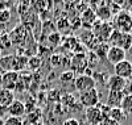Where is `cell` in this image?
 <instances>
[{
  "instance_id": "7a4b0ae2",
  "label": "cell",
  "mask_w": 132,
  "mask_h": 125,
  "mask_svg": "<svg viewBox=\"0 0 132 125\" xmlns=\"http://www.w3.org/2000/svg\"><path fill=\"white\" fill-rule=\"evenodd\" d=\"M110 41L114 42V46H119L124 51H128L132 46V34L131 33H122L115 29L110 36Z\"/></svg>"
},
{
  "instance_id": "8fae6325",
  "label": "cell",
  "mask_w": 132,
  "mask_h": 125,
  "mask_svg": "<svg viewBox=\"0 0 132 125\" xmlns=\"http://www.w3.org/2000/svg\"><path fill=\"white\" fill-rule=\"evenodd\" d=\"M107 87H108L110 91H120V92H124V90L127 87V81L114 74L108 78Z\"/></svg>"
},
{
  "instance_id": "ffe728a7",
  "label": "cell",
  "mask_w": 132,
  "mask_h": 125,
  "mask_svg": "<svg viewBox=\"0 0 132 125\" xmlns=\"http://www.w3.org/2000/svg\"><path fill=\"white\" fill-rule=\"evenodd\" d=\"M108 49H110V46L107 45V42H99L98 46L94 49V54L98 57L99 59H104L106 57H107Z\"/></svg>"
},
{
  "instance_id": "cb8c5ba5",
  "label": "cell",
  "mask_w": 132,
  "mask_h": 125,
  "mask_svg": "<svg viewBox=\"0 0 132 125\" xmlns=\"http://www.w3.org/2000/svg\"><path fill=\"white\" fill-rule=\"evenodd\" d=\"M60 79L62 83H70L75 79V74L71 71V70H68V71H63L61 75H60Z\"/></svg>"
},
{
  "instance_id": "603a6c76",
  "label": "cell",
  "mask_w": 132,
  "mask_h": 125,
  "mask_svg": "<svg viewBox=\"0 0 132 125\" xmlns=\"http://www.w3.org/2000/svg\"><path fill=\"white\" fill-rule=\"evenodd\" d=\"M12 58H13V55L0 57V67H2L4 71H11V67H12Z\"/></svg>"
},
{
  "instance_id": "d4e9b609",
  "label": "cell",
  "mask_w": 132,
  "mask_h": 125,
  "mask_svg": "<svg viewBox=\"0 0 132 125\" xmlns=\"http://www.w3.org/2000/svg\"><path fill=\"white\" fill-rule=\"evenodd\" d=\"M11 46H12V42H11L9 34L3 33L2 37H0V49H9Z\"/></svg>"
},
{
  "instance_id": "f546056e",
  "label": "cell",
  "mask_w": 132,
  "mask_h": 125,
  "mask_svg": "<svg viewBox=\"0 0 132 125\" xmlns=\"http://www.w3.org/2000/svg\"><path fill=\"white\" fill-rule=\"evenodd\" d=\"M49 42H50V45H53V46H57V45L61 42V34L58 32L50 33L49 34Z\"/></svg>"
},
{
  "instance_id": "e575fe53",
  "label": "cell",
  "mask_w": 132,
  "mask_h": 125,
  "mask_svg": "<svg viewBox=\"0 0 132 125\" xmlns=\"http://www.w3.org/2000/svg\"><path fill=\"white\" fill-rule=\"evenodd\" d=\"M62 125H79V122L77 119H68Z\"/></svg>"
},
{
  "instance_id": "9c48e42d",
  "label": "cell",
  "mask_w": 132,
  "mask_h": 125,
  "mask_svg": "<svg viewBox=\"0 0 132 125\" xmlns=\"http://www.w3.org/2000/svg\"><path fill=\"white\" fill-rule=\"evenodd\" d=\"M126 54H127V51H124L122 48H119V46H110L106 58H107V61L110 63H112L115 66L119 62H122V61L126 59Z\"/></svg>"
},
{
  "instance_id": "74e56055",
  "label": "cell",
  "mask_w": 132,
  "mask_h": 125,
  "mask_svg": "<svg viewBox=\"0 0 132 125\" xmlns=\"http://www.w3.org/2000/svg\"><path fill=\"white\" fill-rule=\"evenodd\" d=\"M3 33H4V32H3L2 29H0V37H2V34H3Z\"/></svg>"
},
{
  "instance_id": "484cf974",
  "label": "cell",
  "mask_w": 132,
  "mask_h": 125,
  "mask_svg": "<svg viewBox=\"0 0 132 125\" xmlns=\"http://www.w3.org/2000/svg\"><path fill=\"white\" fill-rule=\"evenodd\" d=\"M11 11L8 8H3V9H0V22L2 24H5V22H8L11 20Z\"/></svg>"
},
{
  "instance_id": "ba28073f",
  "label": "cell",
  "mask_w": 132,
  "mask_h": 125,
  "mask_svg": "<svg viewBox=\"0 0 132 125\" xmlns=\"http://www.w3.org/2000/svg\"><path fill=\"white\" fill-rule=\"evenodd\" d=\"M9 34V38H11V42H12V45H23L25 42V38L28 36V30L23 26V25H17L15 26L12 30H11V33H8Z\"/></svg>"
},
{
  "instance_id": "ab89813d",
  "label": "cell",
  "mask_w": 132,
  "mask_h": 125,
  "mask_svg": "<svg viewBox=\"0 0 132 125\" xmlns=\"http://www.w3.org/2000/svg\"><path fill=\"white\" fill-rule=\"evenodd\" d=\"M115 125H119V124H115Z\"/></svg>"
},
{
  "instance_id": "3957f363",
  "label": "cell",
  "mask_w": 132,
  "mask_h": 125,
  "mask_svg": "<svg viewBox=\"0 0 132 125\" xmlns=\"http://www.w3.org/2000/svg\"><path fill=\"white\" fill-rule=\"evenodd\" d=\"M115 25H116V30L122 33H129V30L132 29V15L126 9L120 11L116 15Z\"/></svg>"
},
{
  "instance_id": "83f0119b",
  "label": "cell",
  "mask_w": 132,
  "mask_h": 125,
  "mask_svg": "<svg viewBox=\"0 0 132 125\" xmlns=\"http://www.w3.org/2000/svg\"><path fill=\"white\" fill-rule=\"evenodd\" d=\"M40 115H41V111H40V109H33L32 112H29V113H28V120H29V122H30V124L38 122Z\"/></svg>"
},
{
  "instance_id": "30bf717a",
  "label": "cell",
  "mask_w": 132,
  "mask_h": 125,
  "mask_svg": "<svg viewBox=\"0 0 132 125\" xmlns=\"http://www.w3.org/2000/svg\"><path fill=\"white\" fill-rule=\"evenodd\" d=\"M114 70H115V75L123 78V79H127L132 76V63L127 59L119 62L118 65L114 66Z\"/></svg>"
},
{
  "instance_id": "52a82bcc",
  "label": "cell",
  "mask_w": 132,
  "mask_h": 125,
  "mask_svg": "<svg viewBox=\"0 0 132 125\" xmlns=\"http://www.w3.org/2000/svg\"><path fill=\"white\" fill-rule=\"evenodd\" d=\"M85 115H86V120L90 125H99L102 124L104 120V116L102 111L99 109L98 107H90V108H86L85 111Z\"/></svg>"
},
{
  "instance_id": "e0dca14e",
  "label": "cell",
  "mask_w": 132,
  "mask_h": 125,
  "mask_svg": "<svg viewBox=\"0 0 132 125\" xmlns=\"http://www.w3.org/2000/svg\"><path fill=\"white\" fill-rule=\"evenodd\" d=\"M81 40L83 41V43L86 45L89 49H91V51L98 46V40L95 38V36H94V33L91 32V30H85L83 33H82V36H81Z\"/></svg>"
},
{
  "instance_id": "8992f818",
  "label": "cell",
  "mask_w": 132,
  "mask_h": 125,
  "mask_svg": "<svg viewBox=\"0 0 132 125\" xmlns=\"http://www.w3.org/2000/svg\"><path fill=\"white\" fill-rule=\"evenodd\" d=\"M19 73L15 71H5L0 79V86L4 90H9V91H15L16 84L19 82Z\"/></svg>"
},
{
  "instance_id": "4dcf8cb0",
  "label": "cell",
  "mask_w": 132,
  "mask_h": 125,
  "mask_svg": "<svg viewBox=\"0 0 132 125\" xmlns=\"http://www.w3.org/2000/svg\"><path fill=\"white\" fill-rule=\"evenodd\" d=\"M3 125H23V120L19 117H12L9 116L5 119V121L3 122Z\"/></svg>"
},
{
  "instance_id": "6da1fadb",
  "label": "cell",
  "mask_w": 132,
  "mask_h": 125,
  "mask_svg": "<svg viewBox=\"0 0 132 125\" xmlns=\"http://www.w3.org/2000/svg\"><path fill=\"white\" fill-rule=\"evenodd\" d=\"M114 32V26L110 24V22H101L96 21L95 24L93 25V33L95 38L99 42H106L110 40V36Z\"/></svg>"
},
{
  "instance_id": "2e32d148",
  "label": "cell",
  "mask_w": 132,
  "mask_h": 125,
  "mask_svg": "<svg viewBox=\"0 0 132 125\" xmlns=\"http://www.w3.org/2000/svg\"><path fill=\"white\" fill-rule=\"evenodd\" d=\"M81 24L90 28L93 26L95 22H96V16H95V11H93L91 8H87L85 12H82V16H81Z\"/></svg>"
},
{
  "instance_id": "ac0fdd59",
  "label": "cell",
  "mask_w": 132,
  "mask_h": 125,
  "mask_svg": "<svg viewBox=\"0 0 132 125\" xmlns=\"http://www.w3.org/2000/svg\"><path fill=\"white\" fill-rule=\"evenodd\" d=\"M13 100H15V92L13 91L0 88V105L8 108L13 103Z\"/></svg>"
},
{
  "instance_id": "d590c367",
  "label": "cell",
  "mask_w": 132,
  "mask_h": 125,
  "mask_svg": "<svg viewBox=\"0 0 132 125\" xmlns=\"http://www.w3.org/2000/svg\"><path fill=\"white\" fill-rule=\"evenodd\" d=\"M4 73H5V71L2 69V67H0V79H2V76H3V74H4Z\"/></svg>"
},
{
  "instance_id": "5b68a950",
  "label": "cell",
  "mask_w": 132,
  "mask_h": 125,
  "mask_svg": "<svg viewBox=\"0 0 132 125\" xmlns=\"http://www.w3.org/2000/svg\"><path fill=\"white\" fill-rule=\"evenodd\" d=\"M79 101L81 104L86 108L90 107H96L99 104V92L96 91V88H93L90 91L79 94Z\"/></svg>"
},
{
  "instance_id": "44dd1931",
  "label": "cell",
  "mask_w": 132,
  "mask_h": 125,
  "mask_svg": "<svg viewBox=\"0 0 132 125\" xmlns=\"http://www.w3.org/2000/svg\"><path fill=\"white\" fill-rule=\"evenodd\" d=\"M120 108L126 113H132V94L124 95V97L122 100V104H120Z\"/></svg>"
},
{
  "instance_id": "d6986e66",
  "label": "cell",
  "mask_w": 132,
  "mask_h": 125,
  "mask_svg": "<svg viewBox=\"0 0 132 125\" xmlns=\"http://www.w3.org/2000/svg\"><path fill=\"white\" fill-rule=\"evenodd\" d=\"M28 63V58H25L24 55H13L12 58V67H11V71H15V73H19L20 70H23L24 67L27 66Z\"/></svg>"
},
{
  "instance_id": "60d3db41",
  "label": "cell",
  "mask_w": 132,
  "mask_h": 125,
  "mask_svg": "<svg viewBox=\"0 0 132 125\" xmlns=\"http://www.w3.org/2000/svg\"><path fill=\"white\" fill-rule=\"evenodd\" d=\"M131 63H132V62H131Z\"/></svg>"
},
{
  "instance_id": "7c38bea8",
  "label": "cell",
  "mask_w": 132,
  "mask_h": 125,
  "mask_svg": "<svg viewBox=\"0 0 132 125\" xmlns=\"http://www.w3.org/2000/svg\"><path fill=\"white\" fill-rule=\"evenodd\" d=\"M8 113H9V116H12V117H19L21 119L24 115H25V104L23 103V101H20V100H13V103L11 104L8 107Z\"/></svg>"
},
{
  "instance_id": "277c9868",
  "label": "cell",
  "mask_w": 132,
  "mask_h": 125,
  "mask_svg": "<svg viewBox=\"0 0 132 125\" xmlns=\"http://www.w3.org/2000/svg\"><path fill=\"white\" fill-rule=\"evenodd\" d=\"M95 84L96 83L93 79V76H87V75H83V74H81L79 76H77L74 79V87L79 94L95 88Z\"/></svg>"
},
{
  "instance_id": "9a60e30c",
  "label": "cell",
  "mask_w": 132,
  "mask_h": 125,
  "mask_svg": "<svg viewBox=\"0 0 132 125\" xmlns=\"http://www.w3.org/2000/svg\"><path fill=\"white\" fill-rule=\"evenodd\" d=\"M95 16H96V19H99L101 22H108V20L112 17V15L110 12L107 3H101V5L95 9Z\"/></svg>"
},
{
  "instance_id": "f35d334b",
  "label": "cell",
  "mask_w": 132,
  "mask_h": 125,
  "mask_svg": "<svg viewBox=\"0 0 132 125\" xmlns=\"http://www.w3.org/2000/svg\"><path fill=\"white\" fill-rule=\"evenodd\" d=\"M131 15H132V8H131Z\"/></svg>"
},
{
  "instance_id": "5bb4252c",
  "label": "cell",
  "mask_w": 132,
  "mask_h": 125,
  "mask_svg": "<svg viewBox=\"0 0 132 125\" xmlns=\"http://www.w3.org/2000/svg\"><path fill=\"white\" fill-rule=\"evenodd\" d=\"M108 119L110 120H112L115 124H119V125H122V122H124L127 120V113L120 108H111L110 109V113H108Z\"/></svg>"
},
{
  "instance_id": "1f68e13d",
  "label": "cell",
  "mask_w": 132,
  "mask_h": 125,
  "mask_svg": "<svg viewBox=\"0 0 132 125\" xmlns=\"http://www.w3.org/2000/svg\"><path fill=\"white\" fill-rule=\"evenodd\" d=\"M50 61H52V63H53L54 66H60V65L62 63V55H60V54H53L52 58H50Z\"/></svg>"
},
{
  "instance_id": "8d00e7d4",
  "label": "cell",
  "mask_w": 132,
  "mask_h": 125,
  "mask_svg": "<svg viewBox=\"0 0 132 125\" xmlns=\"http://www.w3.org/2000/svg\"><path fill=\"white\" fill-rule=\"evenodd\" d=\"M30 125H42V122H41V121H38V122H35V124H30Z\"/></svg>"
},
{
  "instance_id": "7402d4cb",
  "label": "cell",
  "mask_w": 132,
  "mask_h": 125,
  "mask_svg": "<svg viewBox=\"0 0 132 125\" xmlns=\"http://www.w3.org/2000/svg\"><path fill=\"white\" fill-rule=\"evenodd\" d=\"M27 65L29 66V69L32 71H36V70H38L41 67L42 59L40 58V57H37V55H33V57H30V58H28V63Z\"/></svg>"
},
{
  "instance_id": "f1b7e54d",
  "label": "cell",
  "mask_w": 132,
  "mask_h": 125,
  "mask_svg": "<svg viewBox=\"0 0 132 125\" xmlns=\"http://www.w3.org/2000/svg\"><path fill=\"white\" fill-rule=\"evenodd\" d=\"M29 8H30V3L23 2V3H20V4L17 5V12H19L20 16H24L28 11H29Z\"/></svg>"
},
{
  "instance_id": "d6a6232c",
  "label": "cell",
  "mask_w": 132,
  "mask_h": 125,
  "mask_svg": "<svg viewBox=\"0 0 132 125\" xmlns=\"http://www.w3.org/2000/svg\"><path fill=\"white\" fill-rule=\"evenodd\" d=\"M70 25V21L68 20V19H63V20H60L58 22H57V28L61 30V29H65V28H68Z\"/></svg>"
},
{
  "instance_id": "4316f807",
  "label": "cell",
  "mask_w": 132,
  "mask_h": 125,
  "mask_svg": "<svg viewBox=\"0 0 132 125\" xmlns=\"http://www.w3.org/2000/svg\"><path fill=\"white\" fill-rule=\"evenodd\" d=\"M61 101H62L63 105L71 107V105H74V103H75V99H74V96H73L71 94H65V95L61 97Z\"/></svg>"
},
{
  "instance_id": "4fadbf2b",
  "label": "cell",
  "mask_w": 132,
  "mask_h": 125,
  "mask_svg": "<svg viewBox=\"0 0 132 125\" xmlns=\"http://www.w3.org/2000/svg\"><path fill=\"white\" fill-rule=\"evenodd\" d=\"M124 97V92L120 91H110L108 96H107V104L110 108H118L122 104V100Z\"/></svg>"
},
{
  "instance_id": "836d02e7",
  "label": "cell",
  "mask_w": 132,
  "mask_h": 125,
  "mask_svg": "<svg viewBox=\"0 0 132 125\" xmlns=\"http://www.w3.org/2000/svg\"><path fill=\"white\" fill-rule=\"evenodd\" d=\"M8 113V108L7 107H3V105H0V122H2L3 117Z\"/></svg>"
}]
</instances>
